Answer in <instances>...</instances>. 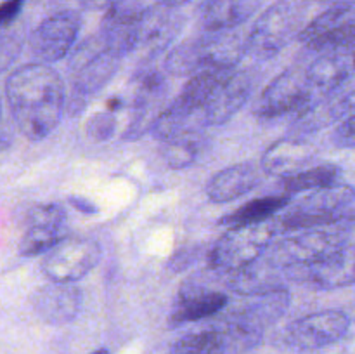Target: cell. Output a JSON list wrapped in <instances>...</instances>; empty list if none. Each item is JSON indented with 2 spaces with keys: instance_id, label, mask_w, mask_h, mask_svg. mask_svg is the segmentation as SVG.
Segmentation results:
<instances>
[{
  "instance_id": "6da1fadb",
  "label": "cell",
  "mask_w": 355,
  "mask_h": 354,
  "mask_svg": "<svg viewBox=\"0 0 355 354\" xmlns=\"http://www.w3.org/2000/svg\"><path fill=\"white\" fill-rule=\"evenodd\" d=\"M6 97L14 124L30 141L47 137L66 110L64 82L54 68L44 62L14 69L7 76Z\"/></svg>"
},
{
  "instance_id": "7a4b0ae2",
  "label": "cell",
  "mask_w": 355,
  "mask_h": 354,
  "mask_svg": "<svg viewBox=\"0 0 355 354\" xmlns=\"http://www.w3.org/2000/svg\"><path fill=\"white\" fill-rule=\"evenodd\" d=\"M121 56L110 51L99 35L87 38L69 59V90L66 111L71 117L82 113L87 104L107 85L116 73Z\"/></svg>"
},
{
  "instance_id": "3957f363",
  "label": "cell",
  "mask_w": 355,
  "mask_h": 354,
  "mask_svg": "<svg viewBox=\"0 0 355 354\" xmlns=\"http://www.w3.org/2000/svg\"><path fill=\"white\" fill-rule=\"evenodd\" d=\"M355 228V212L331 224L297 231L279 242H272L266 255L283 267L309 266L326 259L349 243Z\"/></svg>"
},
{
  "instance_id": "277c9868",
  "label": "cell",
  "mask_w": 355,
  "mask_h": 354,
  "mask_svg": "<svg viewBox=\"0 0 355 354\" xmlns=\"http://www.w3.org/2000/svg\"><path fill=\"white\" fill-rule=\"evenodd\" d=\"M354 201V187L345 183H336L333 186L309 191L304 198L288 205L272 219V222L277 235L331 224L349 214V207Z\"/></svg>"
},
{
  "instance_id": "5b68a950",
  "label": "cell",
  "mask_w": 355,
  "mask_h": 354,
  "mask_svg": "<svg viewBox=\"0 0 355 354\" xmlns=\"http://www.w3.org/2000/svg\"><path fill=\"white\" fill-rule=\"evenodd\" d=\"M277 231L272 221L255 226L231 228L215 242L208 252L210 267L224 274L243 269L255 262L272 245Z\"/></svg>"
},
{
  "instance_id": "8992f818",
  "label": "cell",
  "mask_w": 355,
  "mask_h": 354,
  "mask_svg": "<svg viewBox=\"0 0 355 354\" xmlns=\"http://www.w3.org/2000/svg\"><path fill=\"white\" fill-rule=\"evenodd\" d=\"M302 7L293 0H277L276 3L267 7L257 21L252 30L246 35V47L248 54L259 61L272 59L286 47L288 42L300 33Z\"/></svg>"
},
{
  "instance_id": "52a82bcc",
  "label": "cell",
  "mask_w": 355,
  "mask_h": 354,
  "mask_svg": "<svg viewBox=\"0 0 355 354\" xmlns=\"http://www.w3.org/2000/svg\"><path fill=\"white\" fill-rule=\"evenodd\" d=\"M165 68L155 65H146L132 76V108L128 121L127 137H141L146 132H151L153 124L162 113L163 99L166 96Z\"/></svg>"
},
{
  "instance_id": "ba28073f",
  "label": "cell",
  "mask_w": 355,
  "mask_h": 354,
  "mask_svg": "<svg viewBox=\"0 0 355 354\" xmlns=\"http://www.w3.org/2000/svg\"><path fill=\"white\" fill-rule=\"evenodd\" d=\"M101 260V245L90 238L66 236L42 259V271L52 283H75Z\"/></svg>"
},
{
  "instance_id": "9c48e42d",
  "label": "cell",
  "mask_w": 355,
  "mask_h": 354,
  "mask_svg": "<svg viewBox=\"0 0 355 354\" xmlns=\"http://www.w3.org/2000/svg\"><path fill=\"white\" fill-rule=\"evenodd\" d=\"M311 51L355 47V0H340L311 21L298 33Z\"/></svg>"
},
{
  "instance_id": "30bf717a",
  "label": "cell",
  "mask_w": 355,
  "mask_h": 354,
  "mask_svg": "<svg viewBox=\"0 0 355 354\" xmlns=\"http://www.w3.org/2000/svg\"><path fill=\"white\" fill-rule=\"evenodd\" d=\"M311 104L307 71L288 68L276 76L257 99L253 113L260 120H272L290 113H300Z\"/></svg>"
},
{
  "instance_id": "8fae6325",
  "label": "cell",
  "mask_w": 355,
  "mask_h": 354,
  "mask_svg": "<svg viewBox=\"0 0 355 354\" xmlns=\"http://www.w3.org/2000/svg\"><path fill=\"white\" fill-rule=\"evenodd\" d=\"M214 269V267H211ZM214 274H196L189 278L186 283L180 287L172 309L168 314V326L177 328L186 323L200 321V319L211 318L215 314H220L229 304V297L222 290L210 288V280Z\"/></svg>"
},
{
  "instance_id": "7c38bea8",
  "label": "cell",
  "mask_w": 355,
  "mask_h": 354,
  "mask_svg": "<svg viewBox=\"0 0 355 354\" xmlns=\"http://www.w3.org/2000/svg\"><path fill=\"white\" fill-rule=\"evenodd\" d=\"M350 316L340 309H324L295 319L284 332L290 347L300 351L321 349L340 342L350 330Z\"/></svg>"
},
{
  "instance_id": "4fadbf2b",
  "label": "cell",
  "mask_w": 355,
  "mask_h": 354,
  "mask_svg": "<svg viewBox=\"0 0 355 354\" xmlns=\"http://www.w3.org/2000/svg\"><path fill=\"white\" fill-rule=\"evenodd\" d=\"M82 26V17L75 10H61L42 21L30 35V51L38 62H55L68 56Z\"/></svg>"
},
{
  "instance_id": "5bb4252c",
  "label": "cell",
  "mask_w": 355,
  "mask_h": 354,
  "mask_svg": "<svg viewBox=\"0 0 355 354\" xmlns=\"http://www.w3.org/2000/svg\"><path fill=\"white\" fill-rule=\"evenodd\" d=\"M288 269L291 283L307 285L318 290L350 287L355 283V243H347L338 252L314 264Z\"/></svg>"
},
{
  "instance_id": "9a60e30c",
  "label": "cell",
  "mask_w": 355,
  "mask_h": 354,
  "mask_svg": "<svg viewBox=\"0 0 355 354\" xmlns=\"http://www.w3.org/2000/svg\"><path fill=\"white\" fill-rule=\"evenodd\" d=\"M305 71L311 87V103L328 97L329 94L342 89L355 75V47L319 51L318 58Z\"/></svg>"
},
{
  "instance_id": "2e32d148",
  "label": "cell",
  "mask_w": 355,
  "mask_h": 354,
  "mask_svg": "<svg viewBox=\"0 0 355 354\" xmlns=\"http://www.w3.org/2000/svg\"><path fill=\"white\" fill-rule=\"evenodd\" d=\"M66 210L58 203L35 205L26 217V231L19 242L23 257H37L66 238Z\"/></svg>"
},
{
  "instance_id": "e0dca14e",
  "label": "cell",
  "mask_w": 355,
  "mask_h": 354,
  "mask_svg": "<svg viewBox=\"0 0 355 354\" xmlns=\"http://www.w3.org/2000/svg\"><path fill=\"white\" fill-rule=\"evenodd\" d=\"M355 113V85H343L328 97L311 103L297 113L290 127V134L297 137L318 132L335 121H342L349 115Z\"/></svg>"
},
{
  "instance_id": "ac0fdd59",
  "label": "cell",
  "mask_w": 355,
  "mask_h": 354,
  "mask_svg": "<svg viewBox=\"0 0 355 354\" xmlns=\"http://www.w3.org/2000/svg\"><path fill=\"white\" fill-rule=\"evenodd\" d=\"M253 301L232 309L222 318V321L246 330L250 333L263 337V332L270 325L281 319L291 304V294L288 288L272 292V294L252 297Z\"/></svg>"
},
{
  "instance_id": "d6986e66",
  "label": "cell",
  "mask_w": 355,
  "mask_h": 354,
  "mask_svg": "<svg viewBox=\"0 0 355 354\" xmlns=\"http://www.w3.org/2000/svg\"><path fill=\"white\" fill-rule=\"evenodd\" d=\"M290 283V269L277 266L266 253L243 269L227 274L225 280V287L243 297L272 294V292L284 290Z\"/></svg>"
},
{
  "instance_id": "ffe728a7",
  "label": "cell",
  "mask_w": 355,
  "mask_h": 354,
  "mask_svg": "<svg viewBox=\"0 0 355 354\" xmlns=\"http://www.w3.org/2000/svg\"><path fill=\"white\" fill-rule=\"evenodd\" d=\"M35 312L49 325H66L82 309V292L75 283H49L31 297Z\"/></svg>"
},
{
  "instance_id": "44dd1931",
  "label": "cell",
  "mask_w": 355,
  "mask_h": 354,
  "mask_svg": "<svg viewBox=\"0 0 355 354\" xmlns=\"http://www.w3.org/2000/svg\"><path fill=\"white\" fill-rule=\"evenodd\" d=\"M253 76L250 71H234L208 99L203 108L207 127L224 125L245 106L253 90Z\"/></svg>"
},
{
  "instance_id": "7402d4cb",
  "label": "cell",
  "mask_w": 355,
  "mask_h": 354,
  "mask_svg": "<svg viewBox=\"0 0 355 354\" xmlns=\"http://www.w3.org/2000/svg\"><path fill=\"white\" fill-rule=\"evenodd\" d=\"M312 158H314V146L311 144V141L297 135H286L266 149L260 167L267 176L284 179L304 170Z\"/></svg>"
},
{
  "instance_id": "603a6c76",
  "label": "cell",
  "mask_w": 355,
  "mask_h": 354,
  "mask_svg": "<svg viewBox=\"0 0 355 354\" xmlns=\"http://www.w3.org/2000/svg\"><path fill=\"white\" fill-rule=\"evenodd\" d=\"M260 170L252 163H238L215 174L207 184V196L211 203H229L250 193L260 184Z\"/></svg>"
},
{
  "instance_id": "cb8c5ba5",
  "label": "cell",
  "mask_w": 355,
  "mask_h": 354,
  "mask_svg": "<svg viewBox=\"0 0 355 354\" xmlns=\"http://www.w3.org/2000/svg\"><path fill=\"white\" fill-rule=\"evenodd\" d=\"M182 28V16L172 7L155 3L144 14L141 23V42L139 49H149L153 54L165 51L170 42Z\"/></svg>"
},
{
  "instance_id": "d4e9b609",
  "label": "cell",
  "mask_w": 355,
  "mask_h": 354,
  "mask_svg": "<svg viewBox=\"0 0 355 354\" xmlns=\"http://www.w3.org/2000/svg\"><path fill=\"white\" fill-rule=\"evenodd\" d=\"M262 0H207L201 10L205 31L236 30L259 10Z\"/></svg>"
},
{
  "instance_id": "484cf974",
  "label": "cell",
  "mask_w": 355,
  "mask_h": 354,
  "mask_svg": "<svg viewBox=\"0 0 355 354\" xmlns=\"http://www.w3.org/2000/svg\"><path fill=\"white\" fill-rule=\"evenodd\" d=\"M291 203V196L288 194H269V196L255 198L248 203L241 205L236 210L229 212L218 221L224 228H243V226H255L262 222H269L277 214L284 210Z\"/></svg>"
},
{
  "instance_id": "4316f807",
  "label": "cell",
  "mask_w": 355,
  "mask_h": 354,
  "mask_svg": "<svg viewBox=\"0 0 355 354\" xmlns=\"http://www.w3.org/2000/svg\"><path fill=\"white\" fill-rule=\"evenodd\" d=\"M210 146V139L203 128L182 132L168 141L162 142V155L170 169H187L201 158Z\"/></svg>"
},
{
  "instance_id": "83f0119b",
  "label": "cell",
  "mask_w": 355,
  "mask_h": 354,
  "mask_svg": "<svg viewBox=\"0 0 355 354\" xmlns=\"http://www.w3.org/2000/svg\"><path fill=\"white\" fill-rule=\"evenodd\" d=\"M340 176H342V169L338 165L321 163V165L307 167V169L300 170L290 177H284L281 187H283L284 194L291 196V194H300L305 191L333 186V184L340 183Z\"/></svg>"
},
{
  "instance_id": "f1b7e54d",
  "label": "cell",
  "mask_w": 355,
  "mask_h": 354,
  "mask_svg": "<svg viewBox=\"0 0 355 354\" xmlns=\"http://www.w3.org/2000/svg\"><path fill=\"white\" fill-rule=\"evenodd\" d=\"M166 354H227L222 333L217 328L187 333L177 340Z\"/></svg>"
},
{
  "instance_id": "f546056e",
  "label": "cell",
  "mask_w": 355,
  "mask_h": 354,
  "mask_svg": "<svg viewBox=\"0 0 355 354\" xmlns=\"http://www.w3.org/2000/svg\"><path fill=\"white\" fill-rule=\"evenodd\" d=\"M114 127H116L114 113L106 110L90 117V120L87 121V134H89V137L96 139V141H106L113 135Z\"/></svg>"
},
{
  "instance_id": "4dcf8cb0",
  "label": "cell",
  "mask_w": 355,
  "mask_h": 354,
  "mask_svg": "<svg viewBox=\"0 0 355 354\" xmlns=\"http://www.w3.org/2000/svg\"><path fill=\"white\" fill-rule=\"evenodd\" d=\"M23 49V40L17 33L0 35V73L6 71L17 59Z\"/></svg>"
},
{
  "instance_id": "1f68e13d",
  "label": "cell",
  "mask_w": 355,
  "mask_h": 354,
  "mask_svg": "<svg viewBox=\"0 0 355 354\" xmlns=\"http://www.w3.org/2000/svg\"><path fill=\"white\" fill-rule=\"evenodd\" d=\"M331 141L336 148H355V113L343 118L336 125Z\"/></svg>"
},
{
  "instance_id": "d6a6232c",
  "label": "cell",
  "mask_w": 355,
  "mask_h": 354,
  "mask_svg": "<svg viewBox=\"0 0 355 354\" xmlns=\"http://www.w3.org/2000/svg\"><path fill=\"white\" fill-rule=\"evenodd\" d=\"M200 246H186V248H180L170 257L168 260V269L173 273H180V271H186L200 259Z\"/></svg>"
},
{
  "instance_id": "836d02e7",
  "label": "cell",
  "mask_w": 355,
  "mask_h": 354,
  "mask_svg": "<svg viewBox=\"0 0 355 354\" xmlns=\"http://www.w3.org/2000/svg\"><path fill=\"white\" fill-rule=\"evenodd\" d=\"M26 0H6L0 3V30L9 26L23 10Z\"/></svg>"
},
{
  "instance_id": "e575fe53",
  "label": "cell",
  "mask_w": 355,
  "mask_h": 354,
  "mask_svg": "<svg viewBox=\"0 0 355 354\" xmlns=\"http://www.w3.org/2000/svg\"><path fill=\"white\" fill-rule=\"evenodd\" d=\"M10 142H12V132L3 120V101L2 94H0V149H7Z\"/></svg>"
},
{
  "instance_id": "d590c367",
  "label": "cell",
  "mask_w": 355,
  "mask_h": 354,
  "mask_svg": "<svg viewBox=\"0 0 355 354\" xmlns=\"http://www.w3.org/2000/svg\"><path fill=\"white\" fill-rule=\"evenodd\" d=\"M69 205H71L73 208H76L78 212H82V214L85 215H94L99 212V208L96 207V203H92V201H89L87 198H82V196H69Z\"/></svg>"
},
{
  "instance_id": "8d00e7d4",
  "label": "cell",
  "mask_w": 355,
  "mask_h": 354,
  "mask_svg": "<svg viewBox=\"0 0 355 354\" xmlns=\"http://www.w3.org/2000/svg\"><path fill=\"white\" fill-rule=\"evenodd\" d=\"M85 9L90 10H107L113 3H116L118 0H78Z\"/></svg>"
},
{
  "instance_id": "74e56055",
  "label": "cell",
  "mask_w": 355,
  "mask_h": 354,
  "mask_svg": "<svg viewBox=\"0 0 355 354\" xmlns=\"http://www.w3.org/2000/svg\"><path fill=\"white\" fill-rule=\"evenodd\" d=\"M153 2L159 3V6L172 7V9H179L180 6H184V3L191 2V0H153Z\"/></svg>"
},
{
  "instance_id": "f35d334b",
  "label": "cell",
  "mask_w": 355,
  "mask_h": 354,
  "mask_svg": "<svg viewBox=\"0 0 355 354\" xmlns=\"http://www.w3.org/2000/svg\"><path fill=\"white\" fill-rule=\"evenodd\" d=\"M314 2H318V3H329V6H331V3L340 2V0H314Z\"/></svg>"
},
{
  "instance_id": "ab89813d",
  "label": "cell",
  "mask_w": 355,
  "mask_h": 354,
  "mask_svg": "<svg viewBox=\"0 0 355 354\" xmlns=\"http://www.w3.org/2000/svg\"><path fill=\"white\" fill-rule=\"evenodd\" d=\"M90 354H111V353L107 349H97V351H94V353H90Z\"/></svg>"
}]
</instances>
